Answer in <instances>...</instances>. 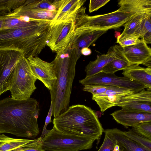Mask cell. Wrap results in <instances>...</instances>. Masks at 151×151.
Instances as JSON below:
<instances>
[{"instance_id":"1","label":"cell","mask_w":151,"mask_h":151,"mask_svg":"<svg viewBox=\"0 0 151 151\" xmlns=\"http://www.w3.org/2000/svg\"><path fill=\"white\" fill-rule=\"evenodd\" d=\"M39 104L35 99L19 100L8 97L0 100V134L34 139L40 133Z\"/></svg>"},{"instance_id":"2","label":"cell","mask_w":151,"mask_h":151,"mask_svg":"<svg viewBox=\"0 0 151 151\" xmlns=\"http://www.w3.org/2000/svg\"><path fill=\"white\" fill-rule=\"evenodd\" d=\"M81 50L69 44L57 52L52 62L57 79L50 91L54 118L66 111L69 107L72 86Z\"/></svg>"},{"instance_id":"3","label":"cell","mask_w":151,"mask_h":151,"mask_svg":"<svg viewBox=\"0 0 151 151\" xmlns=\"http://www.w3.org/2000/svg\"><path fill=\"white\" fill-rule=\"evenodd\" d=\"M52 21L39 20L22 27L0 30V49L19 50L27 58L37 56L46 45Z\"/></svg>"},{"instance_id":"4","label":"cell","mask_w":151,"mask_h":151,"mask_svg":"<svg viewBox=\"0 0 151 151\" xmlns=\"http://www.w3.org/2000/svg\"><path fill=\"white\" fill-rule=\"evenodd\" d=\"M53 127L65 134L85 136L99 139L103 128L95 111L84 105L69 106L65 112L54 118Z\"/></svg>"},{"instance_id":"5","label":"cell","mask_w":151,"mask_h":151,"mask_svg":"<svg viewBox=\"0 0 151 151\" xmlns=\"http://www.w3.org/2000/svg\"><path fill=\"white\" fill-rule=\"evenodd\" d=\"M119 5V8L116 11L94 16H89L86 14L85 10L82 11L76 18V28L81 27L93 29L108 30L124 26L136 15L144 14L124 5Z\"/></svg>"},{"instance_id":"6","label":"cell","mask_w":151,"mask_h":151,"mask_svg":"<svg viewBox=\"0 0 151 151\" xmlns=\"http://www.w3.org/2000/svg\"><path fill=\"white\" fill-rule=\"evenodd\" d=\"M96 140L87 136L63 133L53 127L40 140V147L45 151H79L91 149Z\"/></svg>"},{"instance_id":"7","label":"cell","mask_w":151,"mask_h":151,"mask_svg":"<svg viewBox=\"0 0 151 151\" xmlns=\"http://www.w3.org/2000/svg\"><path fill=\"white\" fill-rule=\"evenodd\" d=\"M37 80L27 59L23 57L17 63L13 71L9 91L12 98L19 100H27L37 88Z\"/></svg>"},{"instance_id":"8","label":"cell","mask_w":151,"mask_h":151,"mask_svg":"<svg viewBox=\"0 0 151 151\" xmlns=\"http://www.w3.org/2000/svg\"><path fill=\"white\" fill-rule=\"evenodd\" d=\"M78 11L65 20L52 24L46 45L52 52L57 53L70 43L76 28L75 19Z\"/></svg>"},{"instance_id":"9","label":"cell","mask_w":151,"mask_h":151,"mask_svg":"<svg viewBox=\"0 0 151 151\" xmlns=\"http://www.w3.org/2000/svg\"><path fill=\"white\" fill-rule=\"evenodd\" d=\"M24 55L12 49H0V96L11 88L14 70Z\"/></svg>"},{"instance_id":"10","label":"cell","mask_w":151,"mask_h":151,"mask_svg":"<svg viewBox=\"0 0 151 151\" xmlns=\"http://www.w3.org/2000/svg\"><path fill=\"white\" fill-rule=\"evenodd\" d=\"M83 86L86 85H104L133 89L139 92L146 87L142 84L124 77H119L114 74L100 72L93 76L86 77L79 81Z\"/></svg>"},{"instance_id":"11","label":"cell","mask_w":151,"mask_h":151,"mask_svg":"<svg viewBox=\"0 0 151 151\" xmlns=\"http://www.w3.org/2000/svg\"><path fill=\"white\" fill-rule=\"evenodd\" d=\"M27 59L37 80L41 81L50 91H52L57 79L52 62L45 61L37 56H31Z\"/></svg>"},{"instance_id":"12","label":"cell","mask_w":151,"mask_h":151,"mask_svg":"<svg viewBox=\"0 0 151 151\" xmlns=\"http://www.w3.org/2000/svg\"><path fill=\"white\" fill-rule=\"evenodd\" d=\"M137 93L132 89L110 86L105 93L93 95L92 99L99 106L101 111L104 112L109 108L116 106L127 95Z\"/></svg>"},{"instance_id":"13","label":"cell","mask_w":151,"mask_h":151,"mask_svg":"<svg viewBox=\"0 0 151 151\" xmlns=\"http://www.w3.org/2000/svg\"><path fill=\"white\" fill-rule=\"evenodd\" d=\"M111 115L117 123L126 128L135 127L142 122H151V113L124 108L116 111Z\"/></svg>"},{"instance_id":"14","label":"cell","mask_w":151,"mask_h":151,"mask_svg":"<svg viewBox=\"0 0 151 151\" xmlns=\"http://www.w3.org/2000/svg\"><path fill=\"white\" fill-rule=\"evenodd\" d=\"M107 31L93 29L84 27L76 28L70 44L81 50L83 48L88 47Z\"/></svg>"},{"instance_id":"15","label":"cell","mask_w":151,"mask_h":151,"mask_svg":"<svg viewBox=\"0 0 151 151\" xmlns=\"http://www.w3.org/2000/svg\"><path fill=\"white\" fill-rule=\"evenodd\" d=\"M121 51L130 65L142 64L147 59L151 57V49L143 39H140L134 45L121 47Z\"/></svg>"},{"instance_id":"16","label":"cell","mask_w":151,"mask_h":151,"mask_svg":"<svg viewBox=\"0 0 151 151\" xmlns=\"http://www.w3.org/2000/svg\"><path fill=\"white\" fill-rule=\"evenodd\" d=\"M57 12L32 9L23 5L6 15V17L18 18L24 17L35 19L53 21Z\"/></svg>"},{"instance_id":"17","label":"cell","mask_w":151,"mask_h":151,"mask_svg":"<svg viewBox=\"0 0 151 151\" xmlns=\"http://www.w3.org/2000/svg\"><path fill=\"white\" fill-rule=\"evenodd\" d=\"M122 74L124 77L142 84L146 88H151V68L134 64L123 70Z\"/></svg>"},{"instance_id":"18","label":"cell","mask_w":151,"mask_h":151,"mask_svg":"<svg viewBox=\"0 0 151 151\" xmlns=\"http://www.w3.org/2000/svg\"><path fill=\"white\" fill-rule=\"evenodd\" d=\"M116 140L120 151H151L125 136L117 128L106 129Z\"/></svg>"},{"instance_id":"19","label":"cell","mask_w":151,"mask_h":151,"mask_svg":"<svg viewBox=\"0 0 151 151\" xmlns=\"http://www.w3.org/2000/svg\"><path fill=\"white\" fill-rule=\"evenodd\" d=\"M86 1V0H60L57 13L52 24L64 20L78 11Z\"/></svg>"},{"instance_id":"20","label":"cell","mask_w":151,"mask_h":151,"mask_svg":"<svg viewBox=\"0 0 151 151\" xmlns=\"http://www.w3.org/2000/svg\"><path fill=\"white\" fill-rule=\"evenodd\" d=\"M116 56V53L112 47L106 54L99 55L95 60L90 61L85 68L86 77L92 76L101 72L103 68L114 60Z\"/></svg>"},{"instance_id":"21","label":"cell","mask_w":151,"mask_h":151,"mask_svg":"<svg viewBox=\"0 0 151 151\" xmlns=\"http://www.w3.org/2000/svg\"><path fill=\"white\" fill-rule=\"evenodd\" d=\"M113 47L116 54V57L103 68L101 72L114 74L118 70H125L130 66L129 62L122 53L121 47L117 45Z\"/></svg>"},{"instance_id":"22","label":"cell","mask_w":151,"mask_h":151,"mask_svg":"<svg viewBox=\"0 0 151 151\" xmlns=\"http://www.w3.org/2000/svg\"><path fill=\"white\" fill-rule=\"evenodd\" d=\"M116 106L135 111L151 113V97L135 98L127 102L118 104Z\"/></svg>"},{"instance_id":"23","label":"cell","mask_w":151,"mask_h":151,"mask_svg":"<svg viewBox=\"0 0 151 151\" xmlns=\"http://www.w3.org/2000/svg\"><path fill=\"white\" fill-rule=\"evenodd\" d=\"M33 139L11 138L4 134H0V151H12L24 147Z\"/></svg>"},{"instance_id":"24","label":"cell","mask_w":151,"mask_h":151,"mask_svg":"<svg viewBox=\"0 0 151 151\" xmlns=\"http://www.w3.org/2000/svg\"><path fill=\"white\" fill-rule=\"evenodd\" d=\"M147 14H137L129 19L124 25V31L120 35L118 36L117 38L128 35H135L137 36L142 21L145 15Z\"/></svg>"},{"instance_id":"25","label":"cell","mask_w":151,"mask_h":151,"mask_svg":"<svg viewBox=\"0 0 151 151\" xmlns=\"http://www.w3.org/2000/svg\"><path fill=\"white\" fill-rule=\"evenodd\" d=\"M58 0H26L23 4L27 8L57 12Z\"/></svg>"},{"instance_id":"26","label":"cell","mask_w":151,"mask_h":151,"mask_svg":"<svg viewBox=\"0 0 151 151\" xmlns=\"http://www.w3.org/2000/svg\"><path fill=\"white\" fill-rule=\"evenodd\" d=\"M119 4L143 13L151 14V0H121L119 2Z\"/></svg>"},{"instance_id":"27","label":"cell","mask_w":151,"mask_h":151,"mask_svg":"<svg viewBox=\"0 0 151 151\" xmlns=\"http://www.w3.org/2000/svg\"><path fill=\"white\" fill-rule=\"evenodd\" d=\"M124 135L151 150V140L139 132L134 127L128 131H123Z\"/></svg>"},{"instance_id":"28","label":"cell","mask_w":151,"mask_h":151,"mask_svg":"<svg viewBox=\"0 0 151 151\" xmlns=\"http://www.w3.org/2000/svg\"><path fill=\"white\" fill-rule=\"evenodd\" d=\"M26 0H0V12L7 15L22 5Z\"/></svg>"},{"instance_id":"29","label":"cell","mask_w":151,"mask_h":151,"mask_svg":"<svg viewBox=\"0 0 151 151\" xmlns=\"http://www.w3.org/2000/svg\"><path fill=\"white\" fill-rule=\"evenodd\" d=\"M105 136L103 142L98 151H114L117 142L113 136L106 129L103 130Z\"/></svg>"},{"instance_id":"30","label":"cell","mask_w":151,"mask_h":151,"mask_svg":"<svg viewBox=\"0 0 151 151\" xmlns=\"http://www.w3.org/2000/svg\"><path fill=\"white\" fill-rule=\"evenodd\" d=\"M148 34H151V14H146L143 18L137 36L142 39Z\"/></svg>"},{"instance_id":"31","label":"cell","mask_w":151,"mask_h":151,"mask_svg":"<svg viewBox=\"0 0 151 151\" xmlns=\"http://www.w3.org/2000/svg\"><path fill=\"white\" fill-rule=\"evenodd\" d=\"M83 91L91 93L93 95L101 94L105 93L110 86L104 85H86L84 86Z\"/></svg>"},{"instance_id":"32","label":"cell","mask_w":151,"mask_h":151,"mask_svg":"<svg viewBox=\"0 0 151 151\" xmlns=\"http://www.w3.org/2000/svg\"><path fill=\"white\" fill-rule=\"evenodd\" d=\"M140 39L135 35H128L117 38V43L122 47L134 45L137 43Z\"/></svg>"},{"instance_id":"33","label":"cell","mask_w":151,"mask_h":151,"mask_svg":"<svg viewBox=\"0 0 151 151\" xmlns=\"http://www.w3.org/2000/svg\"><path fill=\"white\" fill-rule=\"evenodd\" d=\"M133 127L140 134L151 140V122H142Z\"/></svg>"},{"instance_id":"34","label":"cell","mask_w":151,"mask_h":151,"mask_svg":"<svg viewBox=\"0 0 151 151\" xmlns=\"http://www.w3.org/2000/svg\"><path fill=\"white\" fill-rule=\"evenodd\" d=\"M41 139L40 137L34 139L27 145L12 151H45L41 150L40 148V142Z\"/></svg>"},{"instance_id":"35","label":"cell","mask_w":151,"mask_h":151,"mask_svg":"<svg viewBox=\"0 0 151 151\" xmlns=\"http://www.w3.org/2000/svg\"><path fill=\"white\" fill-rule=\"evenodd\" d=\"M109 0H91L89 6V12L91 13L106 5Z\"/></svg>"},{"instance_id":"36","label":"cell","mask_w":151,"mask_h":151,"mask_svg":"<svg viewBox=\"0 0 151 151\" xmlns=\"http://www.w3.org/2000/svg\"><path fill=\"white\" fill-rule=\"evenodd\" d=\"M53 115V108L52 103L51 102L50 109L46 117L45 124L43 127L41 135L40 137L42 139L49 131L50 130H47L46 129L47 125L52 122L51 117Z\"/></svg>"},{"instance_id":"37","label":"cell","mask_w":151,"mask_h":151,"mask_svg":"<svg viewBox=\"0 0 151 151\" xmlns=\"http://www.w3.org/2000/svg\"><path fill=\"white\" fill-rule=\"evenodd\" d=\"M81 55L85 56H87L90 55L91 53V50L88 47H84L81 50Z\"/></svg>"},{"instance_id":"38","label":"cell","mask_w":151,"mask_h":151,"mask_svg":"<svg viewBox=\"0 0 151 151\" xmlns=\"http://www.w3.org/2000/svg\"><path fill=\"white\" fill-rule=\"evenodd\" d=\"M6 15L5 14L0 12V30L3 29L4 21L6 18Z\"/></svg>"},{"instance_id":"39","label":"cell","mask_w":151,"mask_h":151,"mask_svg":"<svg viewBox=\"0 0 151 151\" xmlns=\"http://www.w3.org/2000/svg\"><path fill=\"white\" fill-rule=\"evenodd\" d=\"M142 64L147 66L148 68H151V57L146 60Z\"/></svg>"}]
</instances>
